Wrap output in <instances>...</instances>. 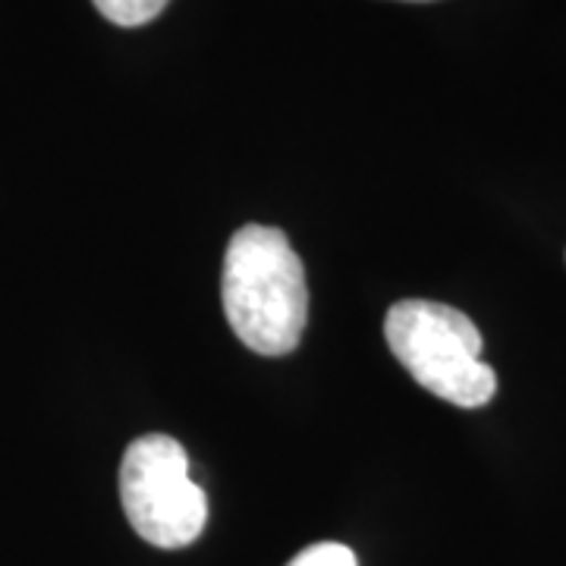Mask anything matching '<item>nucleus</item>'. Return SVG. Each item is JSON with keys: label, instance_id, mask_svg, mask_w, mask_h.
<instances>
[{"label": "nucleus", "instance_id": "obj_1", "mask_svg": "<svg viewBox=\"0 0 566 566\" xmlns=\"http://www.w3.org/2000/svg\"><path fill=\"white\" fill-rule=\"evenodd\" d=\"M223 315L230 331L259 356L300 346L308 318L305 268L277 227L245 223L223 255Z\"/></svg>", "mask_w": 566, "mask_h": 566}, {"label": "nucleus", "instance_id": "obj_2", "mask_svg": "<svg viewBox=\"0 0 566 566\" xmlns=\"http://www.w3.org/2000/svg\"><path fill=\"white\" fill-rule=\"evenodd\" d=\"M385 340L412 381L447 403L479 409L497 394V375L482 363V331L453 305L400 300L387 312Z\"/></svg>", "mask_w": 566, "mask_h": 566}, {"label": "nucleus", "instance_id": "obj_3", "mask_svg": "<svg viewBox=\"0 0 566 566\" xmlns=\"http://www.w3.org/2000/svg\"><path fill=\"white\" fill-rule=\"evenodd\" d=\"M120 501L139 538L164 551L192 545L208 523V497L189 475V457L167 434H145L126 447Z\"/></svg>", "mask_w": 566, "mask_h": 566}, {"label": "nucleus", "instance_id": "obj_4", "mask_svg": "<svg viewBox=\"0 0 566 566\" xmlns=\"http://www.w3.org/2000/svg\"><path fill=\"white\" fill-rule=\"evenodd\" d=\"M98 7L104 20H111L114 25L133 29V25H145L151 22L170 0H92Z\"/></svg>", "mask_w": 566, "mask_h": 566}, {"label": "nucleus", "instance_id": "obj_5", "mask_svg": "<svg viewBox=\"0 0 566 566\" xmlns=\"http://www.w3.org/2000/svg\"><path fill=\"white\" fill-rule=\"evenodd\" d=\"M286 566H359L356 554L346 545L337 542H322V545L305 547L303 554H296Z\"/></svg>", "mask_w": 566, "mask_h": 566}, {"label": "nucleus", "instance_id": "obj_6", "mask_svg": "<svg viewBox=\"0 0 566 566\" xmlns=\"http://www.w3.org/2000/svg\"><path fill=\"white\" fill-rule=\"evenodd\" d=\"M409 3H424V0H409Z\"/></svg>", "mask_w": 566, "mask_h": 566}]
</instances>
